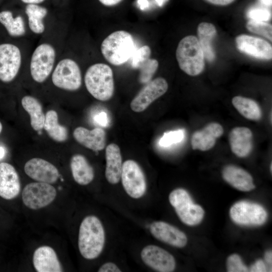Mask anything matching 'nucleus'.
<instances>
[{
  "label": "nucleus",
  "mask_w": 272,
  "mask_h": 272,
  "mask_svg": "<svg viewBox=\"0 0 272 272\" xmlns=\"http://www.w3.org/2000/svg\"><path fill=\"white\" fill-rule=\"evenodd\" d=\"M105 240V231L100 220L93 215L86 217L81 223L78 236L82 256L87 259L96 258L103 249Z\"/></svg>",
  "instance_id": "1"
},
{
  "label": "nucleus",
  "mask_w": 272,
  "mask_h": 272,
  "mask_svg": "<svg viewBox=\"0 0 272 272\" xmlns=\"http://www.w3.org/2000/svg\"><path fill=\"white\" fill-rule=\"evenodd\" d=\"M84 83L88 92L98 100L106 101L113 95V73L106 64L96 63L90 65L85 73Z\"/></svg>",
  "instance_id": "2"
},
{
  "label": "nucleus",
  "mask_w": 272,
  "mask_h": 272,
  "mask_svg": "<svg viewBox=\"0 0 272 272\" xmlns=\"http://www.w3.org/2000/svg\"><path fill=\"white\" fill-rule=\"evenodd\" d=\"M100 49L105 59L114 65L125 63L135 50L132 36L124 30L116 31L109 35L102 41Z\"/></svg>",
  "instance_id": "3"
},
{
  "label": "nucleus",
  "mask_w": 272,
  "mask_h": 272,
  "mask_svg": "<svg viewBox=\"0 0 272 272\" xmlns=\"http://www.w3.org/2000/svg\"><path fill=\"white\" fill-rule=\"evenodd\" d=\"M176 57L181 70L189 76L200 74L205 67V56L198 39L187 36L179 42Z\"/></svg>",
  "instance_id": "4"
},
{
  "label": "nucleus",
  "mask_w": 272,
  "mask_h": 272,
  "mask_svg": "<svg viewBox=\"0 0 272 272\" xmlns=\"http://www.w3.org/2000/svg\"><path fill=\"white\" fill-rule=\"evenodd\" d=\"M56 61L55 46L48 41L39 43L33 51L29 62L33 80L38 83L45 82L51 75Z\"/></svg>",
  "instance_id": "5"
},
{
  "label": "nucleus",
  "mask_w": 272,
  "mask_h": 272,
  "mask_svg": "<svg viewBox=\"0 0 272 272\" xmlns=\"http://www.w3.org/2000/svg\"><path fill=\"white\" fill-rule=\"evenodd\" d=\"M51 76L53 84L62 90L75 91L82 85L80 67L74 59L69 57L57 60Z\"/></svg>",
  "instance_id": "6"
},
{
  "label": "nucleus",
  "mask_w": 272,
  "mask_h": 272,
  "mask_svg": "<svg viewBox=\"0 0 272 272\" xmlns=\"http://www.w3.org/2000/svg\"><path fill=\"white\" fill-rule=\"evenodd\" d=\"M169 200L180 220L188 226L198 224L202 220L205 212L198 205L193 202L188 192L183 188H177L171 192Z\"/></svg>",
  "instance_id": "7"
},
{
  "label": "nucleus",
  "mask_w": 272,
  "mask_h": 272,
  "mask_svg": "<svg viewBox=\"0 0 272 272\" xmlns=\"http://www.w3.org/2000/svg\"><path fill=\"white\" fill-rule=\"evenodd\" d=\"M23 55L20 47L11 43L0 44V80L13 81L22 65Z\"/></svg>",
  "instance_id": "8"
},
{
  "label": "nucleus",
  "mask_w": 272,
  "mask_h": 272,
  "mask_svg": "<svg viewBox=\"0 0 272 272\" xmlns=\"http://www.w3.org/2000/svg\"><path fill=\"white\" fill-rule=\"evenodd\" d=\"M120 178L126 193L133 198H139L145 193L147 183L144 173L134 160H126L122 164Z\"/></svg>",
  "instance_id": "9"
},
{
  "label": "nucleus",
  "mask_w": 272,
  "mask_h": 272,
  "mask_svg": "<svg viewBox=\"0 0 272 272\" xmlns=\"http://www.w3.org/2000/svg\"><path fill=\"white\" fill-rule=\"evenodd\" d=\"M56 190L49 183L37 182L27 184L22 191L24 204L29 209L38 210L51 203L55 198Z\"/></svg>",
  "instance_id": "10"
},
{
  "label": "nucleus",
  "mask_w": 272,
  "mask_h": 272,
  "mask_svg": "<svg viewBox=\"0 0 272 272\" xmlns=\"http://www.w3.org/2000/svg\"><path fill=\"white\" fill-rule=\"evenodd\" d=\"M230 216L236 223L242 225H260L266 220L267 214L261 205L240 201L230 208Z\"/></svg>",
  "instance_id": "11"
},
{
  "label": "nucleus",
  "mask_w": 272,
  "mask_h": 272,
  "mask_svg": "<svg viewBox=\"0 0 272 272\" xmlns=\"http://www.w3.org/2000/svg\"><path fill=\"white\" fill-rule=\"evenodd\" d=\"M168 84L162 77L151 80L139 91L131 100L130 107L135 112L145 110L154 101L167 91Z\"/></svg>",
  "instance_id": "12"
},
{
  "label": "nucleus",
  "mask_w": 272,
  "mask_h": 272,
  "mask_svg": "<svg viewBox=\"0 0 272 272\" xmlns=\"http://www.w3.org/2000/svg\"><path fill=\"white\" fill-rule=\"evenodd\" d=\"M141 257L145 264L158 271L171 272L175 268L176 262L173 256L156 245L145 246L141 251Z\"/></svg>",
  "instance_id": "13"
},
{
  "label": "nucleus",
  "mask_w": 272,
  "mask_h": 272,
  "mask_svg": "<svg viewBox=\"0 0 272 272\" xmlns=\"http://www.w3.org/2000/svg\"><path fill=\"white\" fill-rule=\"evenodd\" d=\"M24 171L33 180L49 184L55 182L59 176V171L54 165L39 158L28 161L25 164Z\"/></svg>",
  "instance_id": "14"
},
{
  "label": "nucleus",
  "mask_w": 272,
  "mask_h": 272,
  "mask_svg": "<svg viewBox=\"0 0 272 272\" xmlns=\"http://www.w3.org/2000/svg\"><path fill=\"white\" fill-rule=\"evenodd\" d=\"M151 50L148 45H144L137 49L131 56V66L140 71L139 81L147 84L151 80L157 71L159 63L150 58Z\"/></svg>",
  "instance_id": "15"
},
{
  "label": "nucleus",
  "mask_w": 272,
  "mask_h": 272,
  "mask_svg": "<svg viewBox=\"0 0 272 272\" xmlns=\"http://www.w3.org/2000/svg\"><path fill=\"white\" fill-rule=\"evenodd\" d=\"M237 48L242 52L259 59L270 60L272 58L271 45L264 39L247 35L236 38Z\"/></svg>",
  "instance_id": "16"
},
{
  "label": "nucleus",
  "mask_w": 272,
  "mask_h": 272,
  "mask_svg": "<svg viewBox=\"0 0 272 272\" xmlns=\"http://www.w3.org/2000/svg\"><path fill=\"white\" fill-rule=\"evenodd\" d=\"M150 231L155 238L172 246L182 248L187 242V237L182 231L165 222L152 223Z\"/></svg>",
  "instance_id": "17"
},
{
  "label": "nucleus",
  "mask_w": 272,
  "mask_h": 272,
  "mask_svg": "<svg viewBox=\"0 0 272 272\" xmlns=\"http://www.w3.org/2000/svg\"><path fill=\"white\" fill-rule=\"evenodd\" d=\"M21 184L15 168L6 162L0 163V196L6 199L15 198L20 193Z\"/></svg>",
  "instance_id": "18"
},
{
  "label": "nucleus",
  "mask_w": 272,
  "mask_h": 272,
  "mask_svg": "<svg viewBox=\"0 0 272 272\" xmlns=\"http://www.w3.org/2000/svg\"><path fill=\"white\" fill-rule=\"evenodd\" d=\"M223 132V128L219 123H209L192 134L191 140L192 149L202 151L210 150L215 146L217 139L222 136Z\"/></svg>",
  "instance_id": "19"
},
{
  "label": "nucleus",
  "mask_w": 272,
  "mask_h": 272,
  "mask_svg": "<svg viewBox=\"0 0 272 272\" xmlns=\"http://www.w3.org/2000/svg\"><path fill=\"white\" fill-rule=\"evenodd\" d=\"M229 141L231 151L238 157H247L252 149L253 134L247 127L233 128L229 133Z\"/></svg>",
  "instance_id": "20"
},
{
  "label": "nucleus",
  "mask_w": 272,
  "mask_h": 272,
  "mask_svg": "<svg viewBox=\"0 0 272 272\" xmlns=\"http://www.w3.org/2000/svg\"><path fill=\"white\" fill-rule=\"evenodd\" d=\"M73 137L79 144L94 151L102 150L106 145V133L100 127L89 130L84 127H78L73 132Z\"/></svg>",
  "instance_id": "21"
},
{
  "label": "nucleus",
  "mask_w": 272,
  "mask_h": 272,
  "mask_svg": "<svg viewBox=\"0 0 272 272\" xmlns=\"http://www.w3.org/2000/svg\"><path fill=\"white\" fill-rule=\"evenodd\" d=\"M34 267L38 272H61L62 268L54 250L48 246L37 248L33 256Z\"/></svg>",
  "instance_id": "22"
},
{
  "label": "nucleus",
  "mask_w": 272,
  "mask_h": 272,
  "mask_svg": "<svg viewBox=\"0 0 272 272\" xmlns=\"http://www.w3.org/2000/svg\"><path fill=\"white\" fill-rule=\"evenodd\" d=\"M105 159V177L109 183L116 184L120 180L123 164L120 150L117 144L111 143L107 146Z\"/></svg>",
  "instance_id": "23"
},
{
  "label": "nucleus",
  "mask_w": 272,
  "mask_h": 272,
  "mask_svg": "<svg viewBox=\"0 0 272 272\" xmlns=\"http://www.w3.org/2000/svg\"><path fill=\"white\" fill-rule=\"evenodd\" d=\"M222 176L227 183L240 191H249L255 188L251 175L239 167L226 166L222 171Z\"/></svg>",
  "instance_id": "24"
},
{
  "label": "nucleus",
  "mask_w": 272,
  "mask_h": 272,
  "mask_svg": "<svg viewBox=\"0 0 272 272\" xmlns=\"http://www.w3.org/2000/svg\"><path fill=\"white\" fill-rule=\"evenodd\" d=\"M70 166L73 178L79 184L86 185L93 180L94 169L84 156L74 155L71 160Z\"/></svg>",
  "instance_id": "25"
},
{
  "label": "nucleus",
  "mask_w": 272,
  "mask_h": 272,
  "mask_svg": "<svg viewBox=\"0 0 272 272\" xmlns=\"http://www.w3.org/2000/svg\"><path fill=\"white\" fill-rule=\"evenodd\" d=\"M25 12L29 30L37 35L44 33L46 29L44 19L47 15V9L38 4H27Z\"/></svg>",
  "instance_id": "26"
},
{
  "label": "nucleus",
  "mask_w": 272,
  "mask_h": 272,
  "mask_svg": "<svg viewBox=\"0 0 272 272\" xmlns=\"http://www.w3.org/2000/svg\"><path fill=\"white\" fill-rule=\"evenodd\" d=\"M217 31L212 24L208 22L200 23L197 28L198 41L206 59L210 62L215 58V53L212 42L216 35Z\"/></svg>",
  "instance_id": "27"
},
{
  "label": "nucleus",
  "mask_w": 272,
  "mask_h": 272,
  "mask_svg": "<svg viewBox=\"0 0 272 272\" xmlns=\"http://www.w3.org/2000/svg\"><path fill=\"white\" fill-rule=\"evenodd\" d=\"M21 103L30 115L33 129L37 131L41 130L43 128L45 116L40 102L32 96L26 95L22 98Z\"/></svg>",
  "instance_id": "28"
},
{
  "label": "nucleus",
  "mask_w": 272,
  "mask_h": 272,
  "mask_svg": "<svg viewBox=\"0 0 272 272\" xmlns=\"http://www.w3.org/2000/svg\"><path fill=\"white\" fill-rule=\"evenodd\" d=\"M0 23L12 37H21L26 33V24L23 18L20 15L14 17L10 11L0 12Z\"/></svg>",
  "instance_id": "29"
},
{
  "label": "nucleus",
  "mask_w": 272,
  "mask_h": 272,
  "mask_svg": "<svg viewBox=\"0 0 272 272\" xmlns=\"http://www.w3.org/2000/svg\"><path fill=\"white\" fill-rule=\"evenodd\" d=\"M45 116L43 128L49 137L57 142L65 141L68 137L67 129L58 123L57 112L50 110L47 112Z\"/></svg>",
  "instance_id": "30"
},
{
  "label": "nucleus",
  "mask_w": 272,
  "mask_h": 272,
  "mask_svg": "<svg viewBox=\"0 0 272 272\" xmlns=\"http://www.w3.org/2000/svg\"><path fill=\"white\" fill-rule=\"evenodd\" d=\"M232 102L237 110L246 118L258 121L261 118V110L254 100L242 96H235L232 99Z\"/></svg>",
  "instance_id": "31"
},
{
  "label": "nucleus",
  "mask_w": 272,
  "mask_h": 272,
  "mask_svg": "<svg viewBox=\"0 0 272 272\" xmlns=\"http://www.w3.org/2000/svg\"><path fill=\"white\" fill-rule=\"evenodd\" d=\"M246 28L250 32L262 35L272 41V27L270 24L265 22L250 20L247 23Z\"/></svg>",
  "instance_id": "32"
},
{
  "label": "nucleus",
  "mask_w": 272,
  "mask_h": 272,
  "mask_svg": "<svg viewBox=\"0 0 272 272\" xmlns=\"http://www.w3.org/2000/svg\"><path fill=\"white\" fill-rule=\"evenodd\" d=\"M183 129L172 130L165 132L159 141V145L163 147H168L180 143L184 138Z\"/></svg>",
  "instance_id": "33"
},
{
  "label": "nucleus",
  "mask_w": 272,
  "mask_h": 272,
  "mask_svg": "<svg viewBox=\"0 0 272 272\" xmlns=\"http://www.w3.org/2000/svg\"><path fill=\"white\" fill-rule=\"evenodd\" d=\"M227 269L229 272H245L248 269L243 262L240 256L236 254L230 255L227 258Z\"/></svg>",
  "instance_id": "34"
},
{
  "label": "nucleus",
  "mask_w": 272,
  "mask_h": 272,
  "mask_svg": "<svg viewBox=\"0 0 272 272\" xmlns=\"http://www.w3.org/2000/svg\"><path fill=\"white\" fill-rule=\"evenodd\" d=\"M247 17L251 20L259 22H266L271 18L270 12L266 9L253 8L247 12Z\"/></svg>",
  "instance_id": "35"
},
{
  "label": "nucleus",
  "mask_w": 272,
  "mask_h": 272,
  "mask_svg": "<svg viewBox=\"0 0 272 272\" xmlns=\"http://www.w3.org/2000/svg\"><path fill=\"white\" fill-rule=\"evenodd\" d=\"M268 267L264 262L261 259L257 260L250 268V271L264 272L267 271Z\"/></svg>",
  "instance_id": "36"
},
{
  "label": "nucleus",
  "mask_w": 272,
  "mask_h": 272,
  "mask_svg": "<svg viewBox=\"0 0 272 272\" xmlns=\"http://www.w3.org/2000/svg\"><path fill=\"white\" fill-rule=\"evenodd\" d=\"M99 272H120L121 270L114 263L108 262L103 264L98 269Z\"/></svg>",
  "instance_id": "37"
},
{
  "label": "nucleus",
  "mask_w": 272,
  "mask_h": 272,
  "mask_svg": "<svg viewBox=\"0 0 272 272\" xmlns=\"http://www.w3.org/2000/svg\"><path fill=\"white\" fill-rule=\"evenodd\" d=\"M94 121L102 126H106L108 123V117L106 113L101 112L94 117Z\"/></svg>",
  "instance_id": "38"
},
{
  "label": "nucleus",
  "mask_w": 272,
  "mask_h": 272,
  "mask_svg": "<svg viewBox=\"0 0 272 272\" xmlns=\"http://www.w3.org/2000/svg\"><path fill=\"white\" fill-rule=\"evenodd\" d=\"M209 3L219 6H226L233 3L235 0H206Z\"/></svg>",
  "instance_id": "39"
},
{
  "label": "nucleus",
  "mask_w": 272,
  "mask_h": 272,
  "mask_svg": "<svg viewBox=\"0 0 272 272\" xmlns=\"http://www.w3.org/2000/svg\"><path fill=\"white\" fill-rule=\"evenodd\" d=\"M100 3L102 5L107 6L111 7L117 5L120 3L122 0H98Z\"/></svg>",
  "instance_id": "40"
},
{
  "label": "nucleus",
  "mask_w": 272,
  "mask_h": 272,
  "mask_svg": "<svg viewBox=\"0 0 272 272\" xmlns=\"http://www.w3.org/2000/svg\"><path fill=\"white\" fill-rule=\"evenodd\" d=\"M264 259L265 262L269 265V267L271 266L272 262V253L271 251H267L264 254ZM270 268V267H269ZM271 269V268H270Z\"/></svg>",
  "instance_id": "41"
},
{
  "label": "nucleus",
  "mask_w": 272,
  "mask_h": 272,
  "mask_svg": "<svg viewBox=\"0 0 272 272\" xmlns=\"http://www.w3.org/2000/svg\"><path fill=\"white\" fill-rule=\"evenodd\" d=\"M26 4H39L43 2L45 0H21Z\"/></svg>",
  "instance_id": "42"
},
{
  "label": "nucleus",
  "mask_w": 272,
  "mask_h": 272,
  "mask_svg": "<svg viewBox=\"0 0 272 272\" xmlns=\"http://www.w3.org/2000/svg\"><path fill=\"white\" fill-rule=\"evenodd\" d=\"M263 5L266 6L270 7L271 6V0H259Z\"/></svg>",
  "instance_id": "43"
},
{
  "label": "nucleus",
  "mask_w": 272,
  "mask_h": 272,
  "mask_svg": "<svg viewBox=\"0 0 272 272\" xmlns=\"http://www.w3.org/2000/svg\"><path fill=\"white\" fill-rule=\"evenodd\" d=\"M6 154V151L4 148L0 146V160L3 159Z\"/></svg>",
  "instance_id": "44"
},
{
  "label": "nucleus",
  "mask_w": 272,
  "mask_h": 272,
  "mask_svg": "<svg viewBox=\"0 0 272 272\" xmlns=\"http://www.w3.org/2000/svg\"><path fill=\"white\" fill-rule=\"evenodd\" d=\"M2 129H3V125H2V123L0 121V133L2 131Z\"/></svg>",
  "instance_id": "45"
},
{
  "label": "nucleus",
  "mask_w": 272,
  "mask_h": 272,
  "mask_svg": "<svg viewBox=\"0 0 272 272\" xmlns=\"http://www.w3.org/2000/svg\"><path fill=\"white\" fill-rule=\"evenodd\" d=\"M270 172H271L272 171V164L271 163L270 164Z\"/></svg>",
  "instance_id": "46"
}]
</instances>
